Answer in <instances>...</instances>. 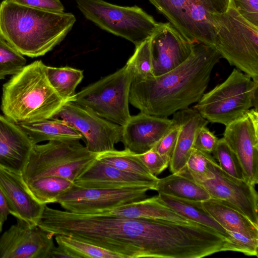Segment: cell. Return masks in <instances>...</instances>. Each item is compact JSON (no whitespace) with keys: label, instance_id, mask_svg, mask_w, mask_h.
Instances as JSON below:
<instances>
[{"label":"cell","instance_id":"6da1fadb","mask_svg":"<svg viewBox=\"0 0 258 258\" xmlns=\"http://www.w3.org/2000/svg\"><path fill=\"white\" fill-rule=\"evenodd\" d=\"M221 58L214 47L195 43L190 55L175 69L159 76L134 79L129 103L140 112L166 117L188 108L205 93Z\"/></svg>","mask_w":258,"mask_h":258},{"label":"cell","instance_id":"7a4b0ae2","mask_svg":"<svg viewBox=\"0 0 258 258\" xmlns=\"http://www.w3.org/2000/svg\"><path fill=\"white\" fill-rule=\"evenodd\" d=\"M76 21L72 13L34 9L4 0L0 34L24 56L45 55L60 43Z\"/></svg>","mask_w":258,"mask_h":258},{"label":"cell","instance_id":"3957f363","mask_svg":"<svg viewBox=\"0 0 258 258\" xmlns=\"http://www.w3.org/2000/svg\"><path fill=\"white\" fill-rule=\"evenodd\" d=\"M41 60L26 65L3 86L1 110L19 124L51 118L66 102L50 83Z\"/></svg>","mask_w":258,"mask_h":258},{"label":"cell","instance_id":"277c9868","mask_svg":"<svg viewBox=\"0 0 258 258\" xmlns=\"http://www.w3.org/2000/svg\"><path fill=\"white\" fill-rule=\"evenodd\" d=\"M258 80L236 68L228 78L204 93L193 108L208 122L226 126L252 107L257 108Z\"/></svg>","mask_w":258,"mask_h":258},{"label":"cell","instance_id":"5b68a950","mask_svg":"<svg viewBox=\"0 0 258 258\" xmlns=\"http://www.w3.org/2000/svg\"><path fill=\"white\" fill-rule=\"evenodd\" d=\"M214 48L228 63L258 80V27L229 7L214 15Z\"/></svg>","mask_w":258,"mask_h":258},{"label":"cell","instance_id":"8992f818","mask_svg":"<svg viewBox=\"0 0 258 258\" xmlns=\"http://www.w3.org/2000/svg\"><path fill=\"white\" fill-rule=\"evenodd\" d=\"M80 140L49 141L34 144L22 173L25 182L37 178L58 176L73 181L96 159Z\"/></svg>","mask_w":258,"mask_h":258},{"label":"cell","instance_id":"52a82bcc","mask_svg":"<svg viewBox=\"0 0 258 258\" xmlns=\"http://www.w3.org/2000/svg\"><path fill=\"white\" fill-rule=\"evenodd\" d=\"M187 41L214 47V15L225 12L229 0H148Z\"/></svg>","mask_w":258,"mask_h":258},{"label":"cell","instance_id":"ba28073f","mask_svg":"<svg viewBox=\"0 0 258 258\" xmlns=\"http://www.w3.org/2000/svg\"><path fill=\"white\" fill-rule=\"evenodd\" d=\"M89 20L135 46L150 38L160 26L152 16L137 6H120L104 0H76Z\"/></svg>","mask_w":258,"mask_h":258},{"label":"cell","instance_id":"9c48e42d","mask_svg":"<svg viewBox=\"0 0 258 258\" xmlns=\"http://www.w3.org/2000/svg\"><path fill=\"white\" fill-rule=\"evenodd\" d=\"M133 79L131 70L125 64L81 90L75 94L72 102L123 126L131 116L128 104Z\"/></svg>","mask_w":258,"mask_h":258},{"label":"cell","instance_id":"30bf717a","mask_svg":"<svg viewBox=\"0 0 258 258\" xmlns=\"http://www.w3.org/2000/svg\"><path fill=\"white\" fill-rule=\"evenodd\" d=\"M148 187L101 188L83 187L75 184L56 201L66 211L79 214L97 215L147 197Z\"/></svg>","mask_w":258,"mask_h":258},{"label":"cell","instance_id":"8fae6325","mask_svg":"<svg viewBox=\"0 0 258 258\" xmlns=\"http://www.w3.org/2000/svg\"><path fill=\"white\" fill-rule=\"evenodd\" d=\"M51 118L65 121L80 133L87 149L95 154L115 149L121 141V126L72 101L65 102Z\"/></svg>","mask_w":258,"mask_h":258},{"label":"cell","instance_id":"7c38bea8","mask_svg":"<svg viewBox=\"0 0 258 258\" xmlns=\"http://www.w3.org/2000/svg\"><path fill=\"white\" fill-rule=\"evenodd\" d=\"M209 168L213 173L211 177L190 179L204 187L211 198L229 204L258 226V195L254 186L224 172L215 158L210 162Z\"/></svg>","mask_w":258,"mask_h":258},{"label":"cell","instance_id":"4fadbf2b","mask_svg":"<svg viewBox=\"0 0 258 258\" xmlns=\"http://www.w3.org/2000/svg\"><path fill=\"white\" fill-rule=\"evenodd\" d=\"M223 139L237 157L244 179L258 183V109L251 108L225 126Z\"/></svg>","mask_w":258,"mask_h":258},{"label":"cell","instance_id":"5bb4252c","mask_svg":"<svg viewBox=\"0 0 258 258\" xmlns=\"http://www.w3.org/2000/svg\"><path fill=\"white\" fill-rule=\"evenodd\" d=\"M54 235L17 218L0 237V258H50Z\"/></svg>","mask_w":258,"mask_h":258},{"label":"cell","instance_id":"9a60e30c","mask_svg":"<svg viewBox=\"0 0 258 258\" xmlns=\"http://www.w3.org/2000/svg\"><path fill=\"white\" fill-rule=\"evenodd\" d=\"M155 76L167 73L185 61L194 43L186 40L169 23H160L150 38Z\"/></svg>","mask_w":258,"mask_h":258},{"label":"cell","instance_id":"2e32d148","mask_svg":"<svg viewBox=\"0 0 258 258\" xmlns=\"http://www.w3.org/2000/svg\"><path fill=\"white\" fill-rule=\"evenodd\" d=\"M159 178L125 172L95 159L76 179L74 184L83 187L155 189Z\"/></svg>","mask_w":258,"mask_h":258},{"label":"cell","instance_id":"e0dca14e","mask_svg":"<svg viewBox=\"0 0 258 258\" xmlns=\"http://www.w3.org/2000/svg\"><path fill=\"white\" fill-rule=\"evenodd\" d=\"M174 123L172 119L140 112L131 116L122 126L120 142L124 149L135 154L144 153L152 149Z\"/></svg>","mask_w":258,"mask_h":258},{"label":"cell","instance_id":"ac0fdd59","mask_svg":"<svg viewBox=\"0 0 258 258\" xmlns=\"http://www.w3.org/2000/svg\"><path fill=\"white\" fill-rule=\"evenodd\" d=\"M0 189L7 200L10 214L30 225H37L45 205L31 195L21 173L0 165Z\"/></svg>","mask_w":258,"mask_h":258},{"label":"cell","instance_id":"d6986e66","mask_svg":"<svg viewBox=\"0 0 258 258\" xmlns=\"http://www.w3.org/2000/svg\"><path fill=\"white\" fill-rule=\"evenodd\" d=\"M33 144L19 126L0 114V165L16 173H22Z\"/></svg>","mask_w":258,"mask_h":258},{"label":"cell","instance_id":"ffe728a7","mask_svg":"<svg viewBox=\"0 0 258 258\" xmlns=\"http://www.w3.org/2000/svg\"><path fill=\"white\" fill-rule=\"evenodd\" d=\"M172 115V119L179 124L180 128L169 165L170 172L177 173L186 165L197 131L209 122L193 108L179 110Z\"/></svg>","mask_w":258,"mask_h":258},{"label":"cell","instance_id":"44dd1931","mask_svg":"<svg viewBox=\"0 0 258 258\" xmlns=\"http://www.w3.org/2000/svg\"><path fill=\"white\" fill-rule=\"evenodd\" d=\"M95 215L136 219H160L180 223L192 221L164 204L158 195L126 204Z\"/></svg>","mask_w":258,"mask_h":258},{"label":"cell","instance_id":"7402d4cb","mask_svg":"<svg viewBox=\"0 0 258 258\" xmlns=\"http://www.w3.org/2000/svg\"><path fill=\"white\" fill-rule=\"evenodd\" d=\"M203 208L227 231H235L258 239V226L229 204L210 198L202 202Z\"/></svg>","mask_w":258,"mask_h":258},{"label":"cell","instance_id":"603a6c76","mask_svg":"<svg viewBox=\"0 0 258 258\" xmlns=\"http://www.w3.org/2000/svg\"><path fill=\"white\" fill-rule=\"evenodd\" d=\"M18 125L33 144L46 141L80 140L83 138L80 133L60 119L51 118Z\"/></svg>","mask_w":258,"mask_h":258},{"label":"cell","instance_id":"cb8c5ba5","mask_svg":"<svg viewBox=\"0 0 258 258\" xmlns=\"http://www.w3.org/2000/svg\"><path fill=\"white\" fill-rule=\"evenodd\" d=\"M160 200L166 206L188 220L206 226L219 233L229 241L231 236L203 208L202 202L176 198L158 194Z\"/></svg>","mask_w":258,"mask_h":258},{"label":"cell","instance_id":"d4e9b609","mask_svg":"<svg viewBox=\"0 0 258 258\" xmlns=\"http://www.w3.org/2000/svg\"><path fill=\"white\" fill-rule=\"evenodd\" d=\"M155 190L158 194L191 201L203 202L211 198L201 185L178 173L159 178Z\"/></svg>","mask_w":258,"mask_h":258},{"label":"cell","instance_id":"484cf974","mask_svg":"<svg viewBox=\"0 0 258 258\" xmlns=\"http://www.w3.org/2000/svg\"><path fill=\"white\" fill-rule=\"evenodd\" d=\"M25 183L33 198L44 205L56 203L58 198L74 184L69 179L58 176L42 177Z\"/></svg>","mask_w":258,"mask_h":258},{"label":"cell","instance_id":"4316f807","mask_svg":"<svg viewBox=\"0 0 258 258\" xmlns=\"http://www.w3.org/2000/svg\"><path fill=\"white\" fill-rule=\"evenodd\" d=\"M48 80L61 98L72 101L77 86L83 78V72L69 67H53L45 66Z\"/></svg>","mask_w":258,"mask_h":258},{"label":"cell","instance_id":"83f0119b","mask_svg":"<svg viewBox=\"0 0 258 258\" xmlns=\"http://www.w3.org/2000/svg\"><path fill=\"white\" fill-rule=\"evenodd\" d=\"M96 159L125 172L147 176L152 175L136 155L126 149L121 151L114 149L97 154Z\"/></svg>","mask_w":258,"mask_h":258},{"label":"cell","instance_id":"f1b7e54d","mask_svg":"<svg viewBox=\"0 0 258 258\" xmlns=\"http://www.w3.org/2000/svg\"><path fill=\"white\" fill-rule=\"evenodd\" d=\"M55 236L57 245L67 248L76 258H122L115 252L88 242L65 235Z\"/></svg>","mask_w":258,"mask_h":258},{"label":"cell","instance_id":"f546056e","mask_svg":"<svg viewBox=\"0 0 258 258\" xmlns=\"http://www.w3.org/2000/svg\"><path fill=\"white\" fill-rule=\"evenodd\" d=\"M150 38L136 46L133 54L126 63L134 79H144L155 76Z\"/></svg>","mask_w":258,"mask_h":258},{"label":"cell","instance_id":"4dcf8cb0","mask_svg":"<svg viewBox=\"0 0 258 258\" xmlns=\"http://www.w3.org/2000/svg\"><path fill=\"white\" fill-rule=\"evenodd\" d=\"M24 55L0 34V80L19 73L26 64Z\"/></svg>","mask_w":258,"mask_h":258},{"label":"cell","instance_id":"1f68e13d","mask_svg":"<svg viewBox=\"0 0 258 258\" xmlns=\"http://www.w3.org/2000/svg\"><path fill=\"white\" fill-rule=\"evenodd\" d=\"M212 153L222 170L234 178L245 180L243 170L237 157L223 138L219 139Z\"/></svg>","mask_w":258,"mask_h":258},{"label":"cell","instance_id":"d6a6232c","mask_svg":"<svg viewBox=\"0 0 258 258\" xmlns=\"http://www.w3.org/2000/svg\"><path fill=\"white\" fill-rule=\"evenodd\" d=\"M231 236V241L227 242L225 251H235L247 256H257L258 239L249 238L235 231H228Z\"/></svg>","mask_w":258,"mask_h":258},{"label":"cell","instance_id":"836d02e7","mask_svg":"<svg viewBox=\"0 0 258 258\" xmlns=\"http://www.w3.org/2000/svg\"><path fill=\"white\" fill-rule=\"evenodd\" d=\"M135 155L149 173L155 176L168 167L170 161V158L160 155L153 149L144 153Z\"/></svg>","mask_w":258,"mask_h":258},{"label":"cell","instance_id":"e575fe53","mask_svg":"<svg viewBox=\"0 0 258 258\" xmlns=\"http://www.w3.org/2000/svg\"><path fill=\"white\" fill-rule=\"evenodd\" d=\"M229 7L244 19L258 27V0H229Z\"/></svg>","mask_w":258,"mask_h":258},{"label":"cell","instance_id":"d590c367","mask_svg":"<svg viewBox=\"0 0 258 258\" xmlns=\"http://www.w3.org/2000/svg\"><path fill=\"white\" fill-rule=\"evenodd\" d=\"M174 121L170 130L152 148L160 155L171 158L179 131V124Z\"/></svg>","mask_w":258,"mask_h":258},{"label":"cell","instance_id":"8d00e7d4","mask_svg":"<svg viewBox=\"0 0 258 258\" xmlns=\"http://www.w3.org/2000/svg\"><path fill=\"white\" fill-rule=\"evenodd\" d=\"M218 138L206 126L200 127L196 135L193 148L211 154L215 149Z\"/></svg>","mask_w":258,"mask_h":258},{"label":"cell","instance_id":"74e56055","mask_svg":"<svg viewBox=\"0 0 258 258\" xmlns=\"http://www.w3.org/2000/svg\"><path fill=\"white\" fill-rule=\"evenodd\" d=\"M19 5L34 9L57 12H64V7L59 0H11Z\"/></svg>","mask_w":258,"mask_h":258},{"label":"cell","instance_id":"f35d334b","mask_svg":"<svg viewBox=\"0 0 258 258\" xmlns=\"http://www.w3.org/2000/svg\"><path fill=\"white\" fill-rule=\"evenodd\" d=\"M50 258H76L69 250L65 247L58 245L53 248Z\"/></svg>","mask_w":258,"mask_h":258},{"label":"cell","instance_id":"ab89813d","mask_svg":"<svg viewBox=\"0 0 258 258\" xmlns=\"http://www.w3.org/2000/svg\"><path fill=\"white\" fill-rule=\"evenodd\" d=\"M0 213L3 216L5 221L7 219L8 216L10 214V210L7 200L0 189Z\"/></svg>","mask_w":258,"mask_h":258},{"label":"cell","instance_id":"60d3db41","mask_svg":"<svg viewBox=\"0 0 258 258\" xmlns=\"http://www.w3.org/2000/svg\"><path fill=\"white\" fill-rule=\"evenodd\" d=\"M5 221V220L4 219L2 215L0 213V232L2 231L3 225Z\"/></svg>","mask_w":258,"mask_h":258}]
</instances>
